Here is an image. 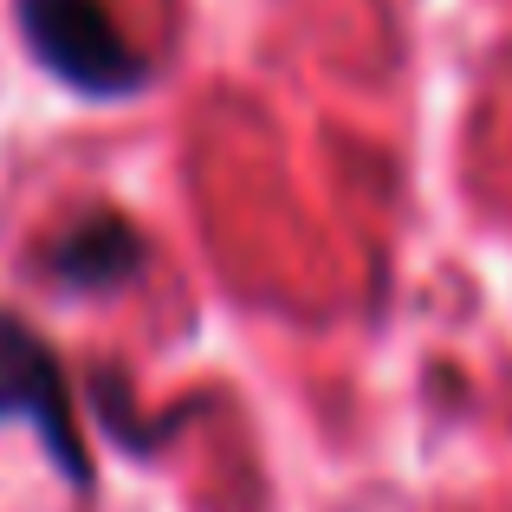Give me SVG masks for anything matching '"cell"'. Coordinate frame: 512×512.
Instances as JSON below:
<instances>
[{
	"mask_svg": "<svg viewBox=\"0 0 512 512\" xmlns=\"http://www.w3.org/2000/svg\"><path fill=\"white\" fill-rule=\"evenodd\" d=\"M20 33L33 59L85 98H130L150 85V59L124 39L104 0H20Z\"/></svg>",
	"mask_w": 512,
	"mask_h": 512,
	"instance_id": "1",
	"label": "cell"
},
{
	"mask_svg": "<svg viewBox=\"0 0 512 512\" xmlns=\"http://www.w3.org/2000/svg\"><path fill=\"white\" fill-rule=\"evenodd\" d=\"M46 273L59 279L65 292H111L124 279L143 273V234L111 208H91L52 240L46 253Z\"/></svg>",
	"mask_w": 512,
	"mask_h": 512,
	"instance_id": "3",
	"label": "cell"
},
{
	"mask_svg": "<svg viewBox=\"0 0 512 512\" xmlns=\"http://www.w3.org/2000/svg\"><path fill=\"white\" fill-rule=\"evenodd\" d=\"M0 422H26L65 467V480L85 487V441H78V415L65 396V370L46 338L13 312H0Z\"/></svg>",
	"mask_w": 512,
	"mask_h": 512,
	"instance_id": "2",
	"label": "cell"
}]
</instances>
